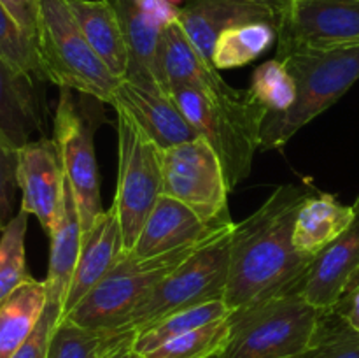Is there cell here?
Instances as JSON below:
<instances>
[{"instance_id":"29","label":"cell","mask_w":359,"mask_h":358,"mask_svg":"<svg viewBox=\"0 0 359 358\" xmlns=\"http://www.w3.org/2000/svg\"><path fill=\"white\" fill-rule=\"evenodd\" d=\"M248 93L255 102L269 111V114L284 112L297 98V83L280 58H272L256 67Z\"/></svg>"},{"instance_id":"35","label":"cell","mask_w":359,"mask_h":358,"mask_svg":"<svg viewBox=\"0 0 359 358\" xmlns=\"http://www.w3.org/2000/svg\"><path fill=\"white\" fill-rule=\"evenodd\" d=\"M0 4L20 25L21 30L35 41L39 25V0H0Z\"/></svg>"},{"instance_id":"8","label":"cell","mask_w":359,"mask_h":358,"mask_svg":"<svg viewBox=\"0 0 359 358\" xmlns=\"http://www.w3.org/2000/svg\"><path fill=\"white\" fill-rule=\"evenodd\" d=\"M163 195V151L118 112V186L114 206L130 253L154 204Z\"/></svg>"},{"instance_id":"32","label":"cell","mask_w":359,"mask_h":358,"mask_svg":"<svg viewBox=\"0 0 359 358\" xmlns=\"http://www.w3.org/2000/svg\"><path fill=\"white\" fill-rule=\"evenodd\" d=\"M0 56L34 77H42L37 42L27 34L0 4Z\"/></svg>"},{"instance_id":"42","label":"cell","mask_w":359,"mask_h":358,"mask_svg":"<svg viewBox=\"0 0 359 358\" xmlns=\"http://www.w3.org/2000/svg\"><path fill=\"white\" fill-rule=\"evenodd\" d=\"M0 232H2V230H0Z\"/></svg>"},{"instance_id":"14","label":"cell","mask_w":359,"mask_h":358,"mask_svg":"<svg viewBox=\"0 0 359 358\" xmlns=\"http://www.w3.org/2000/svg\"><path fill=\"white\" fill-rule=\"evenodd\" d=\"M111 105L116 112L128 116L130 121L161 151L198 137L174 98L167 93L146 90L121 79L112 91Z\"/></svg>"},{"instance_id":"40","label":"cell","mask_w":359,"mask_h":358,"mask_svg":"<svg viewBox=\"0 0 359 358\" xmlns=\"http://www.w3.org/2000/svg\"><path fill=\"white\" fill-rule=\"evenodd\" d=\"M214 358H219V354H217V357H214Z\"/></svg>"},{"instance_id":"17","label":"cell","mask_w":359,"mask_h":358,"mask_svg":"<svg viewBox=\"0 0 359 358\" xmlns=\"http://www.w3.org/2000/svg\"><path fill=\"white\" fill-rule=\"evenodd\" d=\"M177 21L195 48L212 62L217 37L231 27L265 21L277 28L279 16L252 0H186L179 7Z\"/></svg>"},{"instance_id":"6","label":"cell","mask_w":359,"mask_h":358,"mask_svg":"<svg viewBox=\"0 0 359 358\" xmlns=\"http://www.w3.org/2000/svg\"><path fill=\"white\" fill-rule=\"evenodd\" d=\"M233 227L235 223L214 234L181 265L175 267L133 309L128 321L118 330L140 333L181 309L224 298Z\"/></svg>"},{"instance_id":"5","label":"cell","mask_w":359,"mask_h":358,"mask_svg":"<svg viewBox=\"0 0 359 358\" xmlns=\"http://www.w3.org/2000/svg\"><path fill=\"white\" fill-rule=\"evenodd\" d=\"M35 42L46 81L111 104L112 91L121 79L88 44L67 0H39Z\"/></svg>"},{"instance_id":"37","label":"cell","mask_w":359,"mask_h":358,"mask_svg":"<svg viewBox=\"0 0 359 358\" xmlns=\"http://www.w3.org/2000/svg\"><path fill=\"white\" fill-rule=\"evenodd\" d=\"M252 2H258V4H262V6L272 9L280 20V16H283V14L286 13L291 6H293L294 0H252Z\"/></svg>"},{"instance_id":"3","label":"cell","mask_w":359,"mask_h":358,"mask_svg":"<svg viewBox=\"0 0 359 358\" xmlns=\"http://www.w3.org/2000/svg\"><path fill=\"white\" fill-rule=\"evenodd\" d=\"M170 97L196 135L216 151L231 192L251 174L269 111L252 100L248 90L237 97L214 98L193 88L177 86L172 88Z\"/></svg>"},{"instance_id":"26","label":"cell","mask_w":359,"mask_h":358,"mask_svg":"<svg viewBox=\"0 0 359 358\" xmlns=\"http://www.w3.org/2000/svg\"><path fill=\"white\" fill-rule=\"evenodd\" d=\"M277 41V28L272 23L238 25L224 30L212 49V63L217 70L249 65Z\"/></svg>"},{"instance_id":"10","label":"cell","mask_w":359,"mask_h":358,"mask_svg":"<svg viewBox=\"0 0 359 358\" xmlns=\"http://www.w3.org/2000/svg\"><path fill=\"white\" fill-rule=\"evenodd\" d=\"M93 121L77 107L70 90L60 88L55 111L53 139L60 150L65 178L72 188L83 225V235L104 213L100 193V172L93 142Z\"/></svg>"},{"instance_id":"30","label":"cell","mask_w":359,"mask_h":358,"mask_svg":"<svg viewBox=\"0 0 359 358\" xmlns=\"http://www.w3.org/2000/svg\"><path fill=\"white\" fill-rule=\"evenodd\" d=\"M231 316V314H230ZM230 316L203 325L161 344L144 354L146 358H214L230 339Z\"/></svg>"},{"instance_id":"2","label":"cell","mask_w":359,"mask_h":358,"mask_svg":"<svg viewBox=\"0 0 359 358\" xmlns=\"http://www.w3.org/2000/svg\"><path fill=\"white\" fill-rule=\"evenodd\" d=\"M277 58L284 60L297 83V98L287 111L266 114L262 126V150H283L359 79V46L297 49Z\"/></svg>"},{"instance_id":"18","label":"cell","mask_w":359,"mask_h":358,"mask_svg":"<svg viewBox=\"0 0 359 358\" xmlns=\"http://www.w3.org/2000/svg\"><path fill=\"white\" fill-rule=\"evenodd\" d=\"M223 228L226 227L207 225L184 204L161 195L147 216L135 246L126 255L133 258H153V256L167 255L179 248L198 244Z\"/></svg>"},{"instance_id":"27","label":"cell","mask_w":359,"mask_h":358,"mask_svg":"<svg viewBox=\"0 0 359 358\" xmlns=\"http://www.w3.org/2000/svg\"><path fill=\"white\" fill-rule=\"evenodd\" d=\"M231 312H233V309L224 302V298L181 309V311L156 321L149 329L137 333L135 340H133V350L140 354H147L149 351L156 350L161 344L168 343V340L175 339L182 333H188L191 330L200 329V326L217 321V319L228 318Z\"/></svg>"},{"instance_id":"36","label":"cell","mask_w":359,"mask_h":358,"mask_svg":"<svg viewBox=\"0 0 359 358\" xmlns=\"http://www.w3.org/2000/svg\"><path fill=\"white\" fill-rule=\"evenodd\" d=\"M333 311L339 312L356 332H359V272L347 284L346 291L339 298Z\"/></svg>"},{"instance_id":"13","label":"cell","mask_w":359,"mask_h":358,"mask_svg":"<svg viewBox=\"0 0 359 358\" xmlns=\"http://www.w3.org/2000/svg\"><path fill=\"white\" fill-rule=\"evenodd\" d=\"M65 185V171L55 139L41 137L18 150L21 209L37 218L48 237L62 214Z\"/></svg>"},{"instance_id":"28","label":"cell","mask_w":359,"mask_h":358,"mask_svg":"<svg viewBox=\"0 0 359 358\" xmlns=\"http://www.w3.org/2000/svg\"><path fill=\"white\" fill-rule=\"evenodd\" d=\"M30 214L20 207L0 232V298L32 279L27 265V230Z\"/></svg>"},{"instance_id":"25","label":"cell","mask_w":359,"mask_h":358,"mask_svg":"<svg viewBox=\"0 0 359 358\" xmlns=\"http://www.w3.org/2000/svg\"><path fill=\"white\" fill-rule=\"evenodd\" d=\"M130 330H91L60 319L53 330L48 358H107L112 351L135 340Z\"/></svg>"},{"instance_id":"24","label":"cell","mask_w":359,"mask_h":358,"mask_svg":"<svg viewBox=\"0 0 359 358\" xmlns=\"http://www.w3.org/2000/svg\"><path fill=\"white\" fill-rule=\"evenodd\" d=\"M46 304V283L34 277L0 298V358L14 357L37 326Z\"/></svg>"},{"instance_id":"38","label":"cell","mask_w":359,"mask_h":358,"mask_svg":"<svg viewBox=\"0 0 359 358\" xmlns=\"http://www.w3.org/2000/svg\"><path fill=\"white\" fill-rule=\"evenodd\" d=\"M107 358H146V357L140 353H137V351L133 350V343H132V344H125V346H121V347H118L116 351H112Z\"/></svg>"},{"instance_id":"4","label":"cell","mask_w":359,"mask_h":358,"mask_svg":"<svg viewBox=\"0 0 359 358\" xmlns=\"http://www.w3.org/2000/svg\"><path fill=\"white\" fill-rule=\"evenodd\" d=\"M321 316L302 291L237 309L219 358H302L314 347Z\"/></svg>"},{"instance_id":"7","label":"cell","mask_w":359,"mask_h":358,"mask_svg":"<svg viewBox=\"0 0 359 358\" xmlns=\"http://www.w3.org/2000/svg\"><path fill=\"white\" fill-rule=\"evenodd\" d=\"M205 241L153 258H133L125 255L118 265L62 319H69L91 330L121 329L128 321L133 309L151 293V290Z\"/></svg>"},{"instance_id":"31","label":"cell","mask_w":359,"mask_h":358,"mask_svg":"<svg viewBox=\"0 0 359 358\" xmlns=\"http://www.w3.org/2000/svg\"><path fill=\"white\" fill-rule=\"evenodd\" d=\"M302 358H359V332L337 311H323L314 347Z\"/></svg>"},{"instance_id":"19","label":"cell","mask_w":359,"mask_h":358,"mask_svg":"<svg viewBox=\"0 0 359 358\" xmlns=\"http://www.w3.org/2000/svg\"><path fill=\"white\" fill-rule=\"evenodd\" d=\"M121 225L114 206L105 209L93 227L83 235L79 258L74 270L72 283L63 304V316L69 314L125 256Z\"/></svg>"},{"instance_id":"41","label":"cell","mask_w":359,"mask_h":358,"mask_svg":"<svg viewBox=\"0 0 359 358\" xmlns=\"http://www.w3.org/2000/svg\"><path fill=\"white\" fill-rule=\"evenodd\" d=\"M354 2H359V0H354Z\"/></svg>"},{"instance_id":"20","label":"cell","mask_w":359,"mask_h":358,"mask_svg":"<svg viewBox=\"0 0 359 358\" xmlns=\"http://www.w3.org/2000/svg\"><path fill=\"white\" fill-rule=\"evenodd\" d=\"M41 128L34 76L0 56V139L18 151Z\"/></svg>"},{"instance_id":"9","label":"cell","mask_w":359,"mask_h":358,"mask_svg":"<svg viewBox=\"0 0 359 358\" xmlns=\"http://www.w3.org/2000/svg\"><path fill=\"white\" fill-rule=\"evenodd\" d=\"M226 175L216 151L202 137L163 151V195L184 204L212 227L231 225Z\"/></svg>"},{"instance_id":"21","label":"cell","mask_w":359,"mask_h":358,"mask_svg":"<svg viewBox=\"0 0 359 358\" xmlns=\"http://www.w3.org/2000/svg\"><path fill=\"white\" fill-rule=\"evenodd\" d=\"M81 244H83V225H81L72 188L67 181L62 214H60L55 230L49 235V265L48 276L44 279L48 302L58 305L62 309V314L77 258H79Z\"/></svg>"},{"instance_id":"11","label":"cell","mask_w":359,"mask_h":358,"mask_svg":"<svg viewBox=\"0 0 359 358\" xmlns=\"http://www.w3.org/2000/svg\"><path fill=\"white\" fill-rule=\"evenodd\" d=\"M349 46H359V2L354 0H294L277 25V56Z\"/></svg>"},{"instance_id":"16","label":"cell","mask_w":359,"mask_h":358,"mask_svg":"<svg viewBox=\"0 0 359 358\" xmlns=\"http://www.w3.org/2000/svg\"><path fill=\"white\" fill-rule=\"evenodd\" d=\"M359 272V197L349 227L314 256L302 293L321 311L335 307L347 284Z\"/></svg>"},{"instance_id":"15","label":"cell","mask_w":359,"mask_h":358,"mask_svg":"<svg viewBox=\"0 0 359 358\" xmlns=\"http://www.w3.org/2000/svg\"><path fill=\"white\" fill-rule=\"evenodd\" d=\"M158 69L163 90L184 86L198 90L214 98L237 97L235 90L219 76V70L195 48L177 20L163 28L158 44Z\"/></svg>"},{"instance_id":"22","label":"cell","mask_w":359,"mask_h":358,"mask_svg":"<svg viewBox=\"0 0 359 358\" xmlns=\"http://www.w3.org/2000/svg\"><path fill=\"white\" fill-rule=\"evenodd\" d=\"M353 218L354 204H342L332 193L312 192L302 204L294 220V249L314 258L349 227Z\"/></svg>"},{"instance_id":"1","label":"cell","mask_w":359,"mask_h":358,"mask_svg":"<svg viewBox=\"0 0 359 358\" xmlns=\"http://www.w3.org/2000/svg\"><path fill=\"white\" fill-rule=\"evenodd\" d=\"M312 192L309 186H277L251 216L235 223L224 293L233 311L302 291L314 258L294 249L293 225Z\"/></svg>"},{"instance_id":"39","label":"cell","mask_w":359,"mask_h":358,"mask_svg":"<svg viewBox=\"0 0 359 358\" xmlns=\"http://www.w3.org/2000/svg\"><path fill=\"white\" fill-rule=\"evenodd\" d=\"M168 2H170V4H174V6H175V4H179V2H182V0H168ZM184 2H186V0H184Z\"/></svg>"},{"instance_id":"34","label":"cell","mask_w":359,"mask_h":358,"mask_svg":"<svg viewBox=\"0 0 359 358\" xmlns=\"http://www.w3.org/2000/svg\"><path fill=\"white\" fill-rule=\"evenodd\" d=\"M60 319H62V309L48 302L37 326L30 333V337L21 344L13 358H48L49 340H51L53 330L58 325Z\"/></svg>"},{"instance_id":"23","label":"cell","mask_w":359,"mask_h":358,"mask_svg":"<svg viewBox=\"0 0 359 358\" xmlns=\"http://www.w3.org/2000/svg\"><path fill=\"white\" fill-rule=\"evenodd\" d=\"M88 44L119 79L128 70V49L118 16L107 0H67Z\"/></svg>"},{"instance_id":"12","label":"cell","mask_w":359,"mask_h":358,"mask_svg":"<svg viewBox=\"0 0 359 358\" xmlns=\"http://www.w3.org/2000/svg\"><path fill=\"white\" fill-rule=\"evenodd\" d=\"M118 16L126 49V81L151 91L163 90L158 69V44L167 25L177 20L179 7L168 0H107ZM168 95V93H167Z\"/></svg>"},{"instance_id":"33","label":"cell","mask_w":359,"mask_h":358,"mask_svg":"<svg viewBox=\"0 0 359 358\" xmlns=\"http://www.w3.org/2000/svg\"><path fill=\"white\" fill-rule=\"evenodd\" d=\"M18 188V151L0 139V230L14 218Z\"/></svg>"}]
</instances>
